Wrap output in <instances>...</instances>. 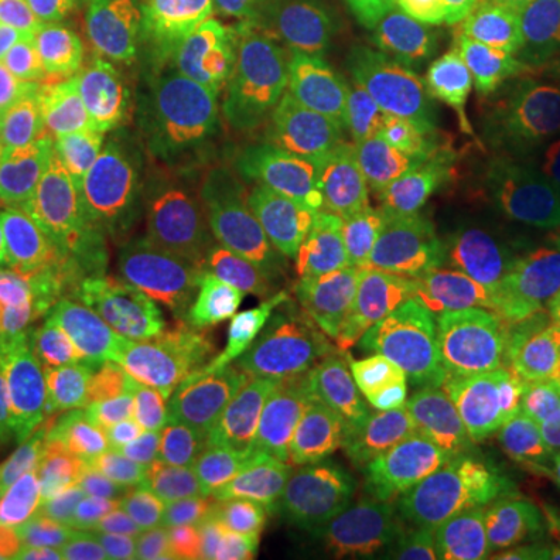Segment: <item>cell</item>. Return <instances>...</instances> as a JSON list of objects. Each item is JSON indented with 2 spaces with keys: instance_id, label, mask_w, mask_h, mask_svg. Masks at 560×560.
<instances>
[{
  "instance_id": "25",
  "label": "cell",
  "mask_w": 560,
  "mask_h": 560,
  "mask_svg": "<svg viewBox=\"0 0 560 560\" xmlns=\"http://www.w3.org/2000/svg\"><path fill=\"white\" fill-rule=\"evenodd\" d=\"M529 3L536 0H427L436 25L480 40L504 38Z\"/></svg>"
},
{
  "instance_id": "4",
  "label": "cell",
  "mask_w": 560,
  "mask_h": 560,
  "mask_svg": "<svg viewBox=\"0 0 560 560\" xmlns=\"http://www.w3.org/2000/svg\"><path fill=\"white\" fill-rule=\"evenodd\" d=\"M175 440L224 470L259 458L278 396V349L259 308L219 283L172 346L160 374Z\"/></svg>"
},
{
  "instance_id": "18",
  "label": "cell",
  "mask_w": 560,
  "mask_h": 560,
  "mask_svg": "<svg viewBox=\"0 0 560 560\" xmlns=\"http://www.w3.org/2000/svg\"><path fill=\"white\" fill-rule=\"evenodd\" d=\"M408 539L442 560H548L511 526L445 489L420 492L411 508Z\"/></svg>"
},
{
  "instance_id": "26",
  "label": "cell",
  "mask_w": 560,
  "mask_h": 560,
  "mask_svg": "<svg viewBox=\"0 0 560 560\" xmlns=\"http://www.w3.org/2000/svg\"><path fill=\"white\" fill-rule=\"evenodd\" d=\"M60 66H47V62L35 60L28 54L20 50H10V47H0V121L10 116V109L20 103V97L40 81L47 72H54Z\"/></svg>"
},
{
  "instance_id": "15",
  "label": "cell",
  "mask_w": 560,
  "mask_h": 560,
  "mask_svg": "<svg viewBox=\"0 0 560 560\" xmlns=\"http://www.w3.org/2000/svg\"><path fill=\"white\" fill-rule=\"evenodd\" d=\"M81 172V168H79ZM94 265L79 202V175L44 194L0 231L7 300L57 290Z\"/></svg>"
},
{
  "instance_id": "5",
  "label": "cell",
  "mask_w": 560,
  "mask_h": 560,
  "mask_svg": "<svg viewBox=\"0 0 560 560\" xmlns=\"http://www.w3.org/2000/svg\"><path fill=\"white\" fill-rule=\"evenodd\" d=\"M293 474L408 536L423 460L399 393L352 368H320L293 405Z\"/></svg>"
},
{
  "instance_id": "21",
  "label": "cell",
  "mask_w": 560,
  "mask_h": 560,
  "mask_svg": "<svg viewBox=\"0 0 560 560\" xmlns=\"http://www.w3.org/2000/svg\"><path fill=\"white\" fill-rule=\"evenodd\" d=\"M0 47L60 69H69L84 50L50 0H0Z\"/></svg>"
},
{
  "instance_id": "2",
  "label": "cell",
  "mask_w": 560,
  "mask_h": 560,
  "mask_svg": "<svg viewBox=\"0 0 560 560\" xmlns=\"http://www.w3.org/2000/svg\"><path fill=\"white\" fill-rule=\"evenodd\" d=\"M470 62V125L452 165L445 231L470 261H504L560 202V88L501 40Z\"/></svg>"
},
{
  "instance_id": "23",
  "label": "cell",
  "mask_w": 560,
  "mask_h": 560,
  "mask_svg": "<svg viewBox=\"0 0 560 560\" xmlns=\"http://www.w3.org/2000/svg\"><path fill=\"white\" fill-rule=\"evenodd\" d=\"M84 47H113L150 20L156 0H50Z\"/></svg>"
},
{
  "instance_id": "13",
  "label": "cell",
  "mask_w": 560,
  "mask_h": 560,
  "mask_svg": "<svg viewBox=\"0 0 560 560\" xmlns=\"http://www.w3.org/2000/svg\"><path fill=\"white\" fill-rule=\"evenodd\" d=\"M79 202L91 259L106 275L187 256L162 197L153 150L81 165Z\"/></svg>"
},
{
  "instance_id": "30",
  "label": "cell",
  "mask_w": 560,
  "mask_h": 560,
  "mask_svg": "<svg viewBox=\"0 0 560 560\" xmlns=\"http://www.w3.org/2000/svg\"><path fill=\"white\" fill-rule=\"evenodd\" d=\"M165 560H246L234 558V555H221V551H209V548H194V551H180V555H172Z\"/></svg>"
},
{
  "instance_id": "17",
  "label": "cell",
  "mask_w": 560,
  "mask_h": 560,
  "mask_svg": "<svg viewBox=\"0 0 560 560\" xmlns=\"http://www.w3.org/2000/svg\"><path fill=\"white\" fill-rule=\"evenodd\" d=\"M474 340L489 359L560 386V296L555 293L529 283L489 296L474 318Z\"/></svg>"
},
{
  "instance_id": "9",
  "label": "cell",
  "mask_w": 560,
  "mask_h": 560,
  "mask_svg": "<svg viewBox=\"0 0 560 560\" xmlns=\"http://www.w3.org/2000/svg\"><path fill=\"white\" fill-rule=\"evenodd\" d=\"M153 160L187 256L209 268L234 256L259 215V180L234 135L200 113L153 147Z\"/></svg>"
},
{
  "instance_id": "31",
  "label": "cell",
  "mask_w": 560,
  "mask_h": 560,
  "mask_svg": "<svg viewBox=\"0 0 560 560\" xmlns=\"http://www.w3.org/2000/svg\"><path fill=\"white\" fill-rule=\"evenodd\" d=\"M399 560H442V558H436L433 551H427V548H423V545H418V541H408Z\"/></svg>"
},
{
  "instance_id": "22",
  "label": "cell",
  "mask_w": 560,
  "mask_h": 560,
  "mask_svg": "<svg viewBox=\"0 0 560 560\" xmlns=\"http://www.w3.org/2000/svg\"><path fill=\"white\" fill-rule=\"evenodd\" d=\"M81 165H54L28 153L0 121V231L44 194L79 175Z\"/></svg>"
},
{
  "instance_id": "27",
  "label": "cell",
  "mask_w": 560,
  "mask_h": 560,
  "mask_svg": "<svg viewBox=\"0 0 560 560\" xmlns=\"http://www.w3.org/2000/svg\"><path fill=\"white\" fill-rule=\"evenodd\" d=\"M533 283L560 296V202L539 231V246L533 259Z\"/></svg>"
},
{
  "instance_id": "16",
  "label": "cell",
  "mask_w": 560,
  "mask_h": 560,
  "mask_svg": "<svg viewBox=\"0 0 560 560\" xmlns=\"http://www.w3.org/2000/svg\"><path fill=\"white\" fill-rule=\"evenodd\" d=\"M209 283V265L190 256L153 261L109 275V308L138 342L143 359L156 371L165 368L172 346L200 312Z\"/></svg>"
},
{
  "instance_id": "24",
  "label": "cell",
  "mask_w": 560,
  "mask_h": 560,
  "mask_svg": "<svg viewBox=\"0 0 560 560\" xmlns=\"http://www.w3.org/2000/svg\"><path fill=\"white\" fill-rule=\"evenodd\" d=\"M499 40L541 79L560 84V0L529 3L514 28Z\"/></svg>"
},
{
  "instance_id": "20",
  "label": "cell",
  "mask_w": 560,
  "mask_h": 560,
  "mask_svg": "<svg viewBox=\"0 0 560 560\" xmlns=\"http://www.w3.org/2000/svg\"><path fill=\"white\" fill-rule=\"evenodd\" d=\"M495 408L545 492L560 504V386L526 368H511L495 386Z\"/></svg>"
},
{
  "instance_id": "8",
  "label": "cell",
  "mask_w": 560,
  "mask_h": 560,
  "mask_svg": "<svg viewBox=\"0 0 560 560\" xmlns=\"http://www.w3.org/2000/svg\"><path fill=\"white\" fill-rule=\"evenodd\" d=\"M13 533L62 548L138 517L103 474L40 415L0 420Z\"/></svg>"
},
{
  "instance_id": "10",
  "label": "cell",
  "mask_w": 560,
  "mask_h": 560,
  "mask_svg": "<svg viewBox=\"0 0 560 560\" xmlns=\"http://www.w3.org/2000/svg\"><path fill=\"white\" fill-rule=\"evenodd\" d=\"M109 308V280L94 261L79 278L0 308V408L47 415L66 393Z\"/></svg>"
},
{
  "instance_id": "29",
  "label": "cell",
  "mask_w": 560,
  "mask_h": 560,
  "mask_svg": "<svg viewBox=\"0 0 560 560\" xmlns=\"http://www.w3.org/2000/svg\"><path fill=\"white\" fill-rule=\"evenodd\" d=\"M13 529V508H10V477H7V460L0 448V536Z\"/></svg>"
},
{
  "instance_id": "14",
  "label": "cell",
  "mask_w": 560,
  "mask_h": 560,
  "mask_svg": "<svg viewBox=\"0 0 560 560\" xmlns=\"http://www.w3.org/2000/svg\"><path fill=\"white\" fill-rule=\"evenodd\" d=\"M69 88L94 147V162L140 156L160 143L168 101L150 62L116 44L84 47L69 66Z\"/></svg>"
},
{
  "instance_id": "6",
  "label": "cell",
  "mask_w": 560,
  "mask_h": 560,
  "mask_svg": "<svg viewBox=\"0 0 560 560\" xmlns=\"http://www.w3.org/2000/svg\"><path fill=\"white\" fill-rule=\"evenodd\" d=\"M349 138L427 187H440L470 125V62L418 35L346 103Z\"/></svg>"
},
{
  "instance_id": "12",
  "label": "cell",
  "mask_w": 560,
  "mask_h": 560,
  "mask_svg": "<svg viewBox=\"0 0 560 560\" xmlns=\"http://www.w3.org/2000/svg\"><path fill=\"white\" fill-rule=\"evenodd\" d=\"M234 541L246 560H399L411 539L280 474L243 492Z\"/></svg>"
},
{
  "instance_id": "7",
  "label": "cell",
  "mask_w": 560,
  "mask_h": 560,
  "mask_svg": "<svg viewBox=\"0 0 560 560\" xmlns=\"http://www.w3.org/2000/svg\"><path fill=\"white\" fill-rule=\"evenodd\" d=\"M283 60L287 22L271 0H178L172 62L202 113L234 125L261 121Z\"/></svg>"
},
{
  "instance_id": "19",
  "label": "cell",
  "mask_w": 560,
  "mask_h": 560,
  "mask_svg": "<svg viewBox=\"0 0 560 560\" xmlns=\"http://www.w3.org/2000/svg\"><path fill=\"white\" fill-rule=\"evenodd\" d=\"M28 153L54 165H91L94 147L69 88V69H54L35 81L3 119Z\"/></svg>"
},
{
  "instance_id": "32",
  "label": "cell",
  "mask_w": 560,
  "mask_h": 560,
  "mask_svg": "<svg viewBox=\"0 0 560 560\" xmlns=\"http://www.w3.org/2000/svg\"><path fill=\"white\" fill-rule=\"evenodd\" d=\"M3 302H7V287H3V268H0V308H3Z\"/></svg>"
},
{
  "instance_id": "1",
  "label": "cell",
  "mask_w": 560,
  "mask_h": 560,
  "mask_svg": "<svg viewBox=\"0 0 560 560\" xmlns=\"http://www.w3.org/2000/svg\"><path fill=\"white\" fill-rule=\"evenodd\" d=\"M283 243L308 308L396 300L436 256V190L349 138L305 162Z\"/></svg>"
},
{
  "instance_id": "28",
  "label": "cell",
  "mask_w": 560,
  "mask_h": 560,
  "mask_svg": "<svg viewBox=\"0 0 560 560\" xmlns=\"http://www.w3.org/2000/svg\"><path fill=\"white\" fill-rule=\"evenodd\" d=\"M0 560H62L57 548H47L38 541L25 539V536H0Z\"/></svg>"
},
{
  "instance_id": "3",
  "label": "cell",
  "mask_w": 560,
  "mask_h": 560,
  "mask_svg": "<svg viewBox=\"0 0 560 560\" xmlns=\"http://www.w3.org/2000/svg\"><path fill=\"white\" fill-rule=\"evenodd\" d=\"M399 396L430 480L548 560L560 555V504L533 474L495 408V383L464 342L423 337L405 361Z\"/></svg>"
},
{
  "instance_id": "11",
  "label": "cell",
  "mask_w": 560,
  "mask_h": 560,
  "mask_svg": "<svg viewBox=\"0 0 560 560\" xmlns=\"http://www.w3.org/2000/svg\"><path fill=\"white\" fill-rule=\"evenodd\" d=\"M287 62L312 84L320 109L346 106L359 84L430 22L427 0H293Z\"/></svg>"
}]
</instances>
